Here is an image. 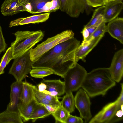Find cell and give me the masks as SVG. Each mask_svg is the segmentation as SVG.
I'll list each match as a JSON object with an SVG mask.
<instances>
[{"instance_id": "obj_22", "label": "cell", "mask_w": 123, "mask_h": 123, "mask_svg": "<svg viewBox=\"0 0 123 123\" xmlns=\"http://www.w3.org/2000/svg\"><path fill=\"white\" fill-rule=\"evenodd\" d=\"M105 8L104 5L95 9L91 19L84 27H89L93 26L97 27L104 21L103 14Z\"/></svg>"}, {"instance_id": "obj_36", "label": "cell", "mask_w": 123, "mask_h": 123, "mask_svg": "<svg viewBox=\"0 0 123 123\" xmlns=\"http://www.w3.org/2000/svg\"><path fill=\"white\" fill-rule=\"evenodd\" d=\"M43 105L49 112L52 113V114L54 112L56 108L53 106L49 105Z\"/></svg>"}, {"instance_id": "obj_6", "label": "cell", "mask_w": 123, "mask_h": 123, "mask_svg": "<svg viewBox=\"0 0 123 123\" xmlns=\"http://www.w3.org/2000/svg\"><path fill=\"white\" fill-rule=\"evenodd\" d=\"M87 73L84 67L77 63L69 69L64 78L65 93L72 92L80 88Z\"/></svg>"}, {"instance_id": "obj_34", "label": "cell", "mask_w": 123, "mask_h": 123, "mask_svg": "<svg viewBox=\"0 0 123 123\" xmlns=\"http://www.w3.org/2000/svg\"><path fill=\"white\" fill-rule=\"evenodd\" d=\"M82 34L83 40L82 42L85 41L91 35L87 27H84L81 32Z\"/></svg>"}, {"instance_id": "obj_16", "label": "cell", "mask_w": 123, "mask_h": 123, "mask_svg": "<svg viewBox=\"0 0 123 123\" xmlns=\"http://www.w3.org/2000/svg\"><path fill=\"white\" fill-rule=\"evenodd\" d=\"M50 12L34 15L25 18H21L11 21L9 27L31 23H41L47 20L49 18Z\"/></svg>"}, {"instance_id": "obj_33", "label": "cell", "mask_w": 123, "mask_h": 123, "mask_svg": "<svg viewBox=\"0 0 123 123\" xmlns=\"http://www.w3.org/2000/svg\"><path fill=\"white\" fill-rule=\"evenodd\" d=\"M6 46L7 44L3 34L2 28L0 25V54L5 50Z\"/></svg>"}, {"instance_id": "obj_2", "label": "cell", "mask_w": 123, "mask_h": 123, "mask_svg": "<svg viewBox=\"0 0 123 123\" xmlns=\"http://www.w3.org/2000/svg\"><path fill=\"white\" fill-rule=\"evenodd\" d=\"M116 82L111 78L109 68H99L87 73L81 88L89 97L105 95Z\"/></svg>"}, {"instance_id": "obj_7", "label": "cell", "mask_w": 123, "mask_h": 123, "mask_svg": "<svg viewBox=\"0 0 123 123\" xmlns=\"http://www.w3.org/2000/svg\"><path fill=\"white\" fill-rule=\"evenodd\" d=\"M30 52V50L14 59L9 73L14 76L16 81H22L32 69Z\"/></svg>"}, {"instance_id": "obj_37", "label": "cell", "mask_w": 123, "mask_h": 123, "mask_svg": "<svg viewBox=\"0 0 123 123\" xmlns=\"http://www.w3.org/2000/svg\"><path fill=\"white\" fill-rule=\"evenodd\" d=\"M30 0H18V6H24L29 2Z\"/></svg>"}, {"instance_id": "obj_15", "label": "cell", "mask_w": 123, "mask_h": 123, "mask_svg": "<svg viewBox=\"0 0 123 123\" xmlns=\"http://www.w3.org/2000/svg\"><path fill=\"white\" fill-rule=\"evenodd\" d=\"M107 32L113 38L123 44V18H117L109 22Z\"/></svg>"}, {"instance_id": "obj_11", "label": "cell", "mask_w": 123, "mask_h": 123, "mask_svg": "<svg viewBox=\"0 0 123 123\" xmlns=\"http://www.w3.org/2000/svg\"><path fill=\"white\" fill-rule=\"evenodd\" d=\"M109 68L110 75L112 79L116 82H119L122 79L123 74V49L115 53Z\"/></svg>"}, {"instance_id": "obj_12", "label": "cell", "mask_w": 123, "mask_h": 123, "mask_svg": "<svg viewBox=\"0 0 123 123\" xmlns=\"http://www.w3.org/2000/svg\"><path fill=\"white\" fill-rule=\"evenodd\" d=\"M22 82V81H16L11 85L10 101L7 109L18 112V107L21 96Z\"/></svg>"}, {"instance_id": "obj_31", "label": "cell", "mask_w": 123, "mask_h": 123, "mask_svg": "<svg viewBox=\"0 0 123 123\" xmlns=\"http://www.w3.org/2000/svg\"><path fill=\"white\" fill-rule=\"evenodd\" d=\"M87 4L91 7H97L105 5V0H86Z\"/></svg>"}, {"instance_id": "obj_32", "label": "cell", "mask_w": 123, "mask_h": 123, "mask_svg": "<svg viewBox=\"0 0 123 123\" xmlns=\"http://www.w3.org/2000/svg\"><path fill=\"white\" fill-rule=\"evenodd\" d=\"M83 121L81 117L71 115H68L66 120V123H82Z\"/></svg>"}, {"instance_id": "obj_28", "label": "cell", "mask_w": 123, "mask_h": 123, "mask_svg": "<svg viewBox=\"0 0 123 123\" xmlns=\"http://www.w3.org/2000/svg\"><path fill=\"white\" fill-rule=\"evenodd\" d=\"M13 59L12 47H9L1 60L0 63V75L4 73V69L10 61Z\"/></svg>"}, {"instance_id": "obj_5", "label": "cell", "mask_w": 123, "mask_h": 123, "mask_svg": "<svg viewBox=\"0 0 123 123\" xmlns=\"http://www.w3.org/2000/svg\"><path fill=\"white\" fill-rule=\"evenodd\" d=\"M74 35L73 32L68 30L48 38L35 47L30 49V55L31 61H36L57 45L73 37Z\"/></svg>"}, {"instance_id": "obj_20", "label": "cell", "mask_w": 123, "mask_h": 123, "mask_svg": "<svg viewBox=\"0 0 123 123\" xmlns=\"http://www.w3.org/2000/svg\"><path fill=\"white\" fill-rule=\"evenodd\" d=\"M18 112L6 109L0 113V123H23Z\"/></svg>"}, {"instance_id": "obj_27", "label": "cell", "mask_w": 123, "mask_h": 123, "mask_svg": "<svg viewBox=\"0 0 123 123\" xmlns=\"http://www.w3.org/2000/svg\"><path fill=\"white\" fill-rule=\"evenodd\" d=\"M29 73L31 76L33 77L42 79L54 74L51 69L47 68H32Z\"/></svg>"}, {"instance_id": "obj_17", "label": "cell", "mask_w": 123, "mask_h": 123, "mask_svg": "<svg viewBox=\"0 0 123 123\" xmlns=\"http://www.w3.org/2000/svg\"><path fill=\"white\" fill-rule=\"evenodd\" d=\"M18 0H5L1 7V11L4 16L12 15L20 12L26 11L23 6H18Z\"/></svg>"}, {"instance_id": "obj_38", "label": "cell", "mask_w": 123, "mask_h": 123, "mask_svg": "<svg viewBox=\"0 0 123 123\" xmlns=\"http://www.w3.org/2000/svg\"><path fill=\"white\" fill-rule=\"evenodd\" d=\"M122 0H105V5L107 3L111 1H113L116 0H121L122 1Z\"/></svg>"}, {"instance_id": "obj_18", "label": "cell", "mask_w": 123, "mask_h": 123, "mask_svg": "<svg viewBox=\"0 0 123 123\" xmlns=\"http://www.w3.org/2000/svg\"><path fill=\"white\" fill-rule=\"evenodd\" d=\"M103 36L95 38L90 44L82 46L80 45L76 49L75 54V62L76 64L80 59L86 62L85 58L88 53L97 45Z\"/></svg>"}, {"instance_id": "obj_30", "label": "cell", "mask_w": 123, "mask_h": 123, "mask_svg": "<svg viewBox=\"0 0 123 123\" xmlns=\"http://www.w3.org/2000/svg\"><path fill=\"white\" fill-rule=\"evenodd\" d=\"M43 96L48 101L56 107L61 105V103L58 99V96H52L48 94L41 92Z\"/></svg>"}, {"instance_id": "obj_35", "label": "cell", "mask_w": 123, "mask_h": 123, "mask_svg": "<svg viewBox=\"0 0 123 123\" xmlns=\"http://www.w3.org/2000/svg\"><path fill=\"white\" fill-rule=\"evenodd\" d=\"M37 86L38 88L37 87V88L38 90L41 92H42L46 89V85L43 82H41Z\"/></svg>"}, {"instance_id": "obj_3", "label": "cell", "mask_w": 123, "mask_h": 123, "mask_svg": "<svg viewBox=\"0 0 123 123\" xmlns=\"http://www.w3.org/2000/svg\"><path fill=\"white\" fill-rule=\"evenodd\" d=\"M14 34L15 40L12 43L13 59L22 55L41 41L44 36L41 30L18 31Z\"/></svg>"}, {"instance_id": "obj_19", "label": "cell", "mask_w": 123, "mask_h": 123, "mask_svg": "<svg viewBox=\"0 0 123 123\" xmlns=\"http://www.w3.org/2000/svg\"><path fill=\"white\" fill-rule=\"evenodd\" d=\"M38 104L34 98L26 105H23L19 102L18 110L23 122H26L30 120L32 113Z\"/></svg>"}, {"instance_id": "obj_10", "label": "cell", "mask_w": 123, "mask_h": 123, "mask_svg": "<svg viewBox=\"0 0 123 123\" xmlns=\"http://www.w3.org/2000/svg\"><path fill=\"white\" fill-rule=\"evenodd\" d=\"M75 107L79 111L80 117L87 123L92 117L91 102L89 96L83 88H80L74 98Z\"/></svg>"}, {"instance_id": "obj_4", "label": "cell", "mask_w": 123, "mask_h": 123, "mask_svg": "<svg viewBox=\"0 0 123 123\" xmlns=\"http://www.w3.org/2000/svg\"><path fill=\"white\" fill-rule=\"evenodd\" d=\"M120 95L114 101L109 103L89 121V123H112L122 119L123 107V85L121 84Z\"/></svg>"}, {"instance_id": "obj_13", "label": "cell", "mask_w": 123, "mask_h": 123, "mask_svg": "<svg viewBox=\"0 0 123 123\" xmlns=\"http://www.w3.org/2000/svg\"><path fill=\"white\" fill-rule=\"evenodd\" d=\"M105 6L103 16L105 23L116 18L123 8V3L121 0L110 2Z\"/></svg>"}, {"instance_id": "obj_21", "label": "cell", "mask_w": 123, "mask_h": 123, "mask_svg": "<svg viewBox=\"0 0 123 123\" xmlns=\"http://www.w3.org/2000/svg\"><path fill=\"white\" fill-rule=\"evenodd\" d=\"M23 86L20 102L23 105H26L34 99V94L33 85L26 80L23 82Z\"/></svg>"}, {"instance_id": "obj_26", "label": "cell", "mask_w": 123, "mask_h": 123, "mask_svg": "<svg viewBox=\"0 0 123 123\" xmlns=\"http://www.w3.org/2000/svg\"><path fill=\"white\" fill-rule=\"evenodd\" d=\"M70 113L62 106L61 105L57 107L52 115L55 121V123H66V120Z\"/></svg>"}, {"instance_id": "obj_14", "label": "cell", "mask_w": 123, "mask_h": 123, "mask_svg": "<svg viewBox=\"0 0 123 123\" xmlns=\"http://www.w3.org/2000/svg\"><path fill=\"white\" fill-rule=\"evenodd\" d=\"M41 82L45 83L46 86V90L42 93L57 96L62 95L65 93L64 82L60 79L49 80L43 79Z\"/></svg>"}, {"instance_id": "obj_9", "label": "cell", "mask_w": 123, "mask_h": 123, "mask_svg": "<svg viewBox=\"0 0 123 123\" xmlns=\"http://www.w3.org/2000/svg\"><path fill=\"white\" fill-rule=\"evenodd\" d=\"M59 0H30L25 5L26 11L35 14L55 12L59 9Z\"/></svg>"}, {"instance_id": "obj_8", "label": "cell", "mask_w": 123, "mask_h": 123, "mask_svg": "<svg viewBox=\"0 0 123 123\" xmlns=\"http://www.w3.org/2000/svg\"><path fill=\"white\" fill-rule=\"evenodd\" d=\"M59 0V9L72 17H78L80 13H83L85 11L89 14L92 10L91 7L87 4L86 0Z\"/></svg>"}, {"instance_id": "obj_25", "label": "cell", "mask_w": 123, "mask_h": 123, "mask_svg": "<svg viewBox=\"0 0 123 123\" xmlns=\"http://www.w3.org/2000/svg\"><path fill=\"white\" fill-rule=\"evenodd\" d=\"M61 103L63 108L70 113L74 111V99L72 92L66 93Z\"/></svg>"}, {"instance_id": "obj_23", "label": "cell", "mask_w": 123, "mask_h": 123, "mask_svg": "<svg viewBox=\"0 0 123 123\" xmlns=\"http://www.w3.org/2000/svg\"><path fill=\"white\" fill-rule=\"evenodd\" d=\"M51 114L43 105L39 104L32 113L30 120L34 122L38 119L45 117Z\"/></svg>"}, {"instance_id": "obj_1", "label": "cell", "mask_w": 123, "mask_h": 123, "mask_svg": "<svg viewBox=\"0 0 123 123\" xmlns=\"http://www.w3.org/2000/svg\"><path fill=\"white\" fill-rule=\"evenodd\" d=\"M80 42L73 37L56 45L38 59L32 62V68H46L64 78L67 72L76 64L75 51Z\"/></svg>"}, {"instance_id": "obj_24", "label": "cell", "mask_w": 123, "mask_h": 123, "mask_svg": "<svg viewBox=\"0 0 123 123\" xmlns=\"http://www.w3.org/2000/svg\"><path fill=\"white\" fill-rule=\"evenodd\" d=\"M105 23L103 21L97 27L94 32L84 42L80 44L82 46L90 44L92 41L97 37L103 36L105 33L107 32L106 25Z\"/></svg>"}, {"instance_id": "obj_29", "label": "cell", "mask_w": 123, "mask_h": 123, "mask_svg": "<svg viewBox=\"0 0 123 123\" xmlns=\"http://www.w3.org/2000/svg\"><path fill=\"white\" fill-rule=\"evenodd\" d=\"M33 89L34 94V98L38 103L43 105H49L57 108L45 98L41 92L38 90L37 86L33 85Z\"/></svg>"}]
</instances>
